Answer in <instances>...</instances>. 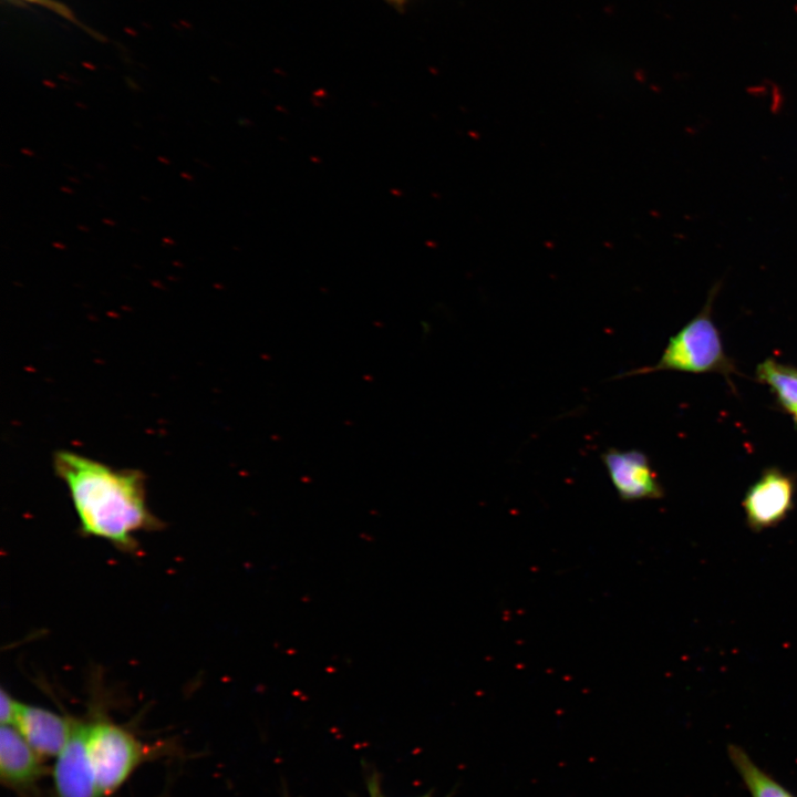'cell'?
I'll return each mask as SVG.
<instances>
[{
    "instance_id": "6da1fadb",
    "label": "cell",
    "mask_w": 797,
    "mask_h": 797,
    "mask_svg": "<svg viewBox=\"0 0 797 797\" xmlns=\"http://www.w3.org/2000/svg\"><path fill=\"white\" fill-rule=\"evenodd\" d=\"M53 468L70 493L82 534L133 552L136 534L161 527L148 509L139 469L114 468L66 449L53 454Z\"/></svg>"
},
{
    "instance_id": "7a4b0ae2",
    "label": "cell",
    "mask_w": 797,
    "mask_h": 797,
    "mask_svg": "<svg viewBox=\"0 0 797 797\" xmlns=\"http://www.w3.org/2000/svg\"><path fill=\"white\" fill-rule=\"evenodd\" d=\"M720 283L712 288L702 311L670 339L656 364L627 372L621 376L659 371L731 373L733 365L724 352L720 332L711 317L712 303Z\"/></svg>"
},
{
    "instance_id": "3957f363",
    "label": "cell",
    "mask_w": 797,
    "mask_h": 797,
    "mask_svg": "<svg viewBox=\"0 0 797 797\" xmlns=\"http://www.w3.org/2000/svg\"><path fill=\"white\" fill-rule=\"evenodd\" d=\"M85 742L101 797L115 793L151 754L133 733L105 717L86 721Z\"/></svg>"
},
{
    "instance_id": "277c9868",
    "label": "cell",
    "mask_w": 797,
    "mask_h": 797,
    "mask_svg": "<svg viewBox=\"0 0 797 797\" xmlns=\"http://www.w3.org/2000/svg\"><path fill=\"white\" fill-rule=\"evenodd\" d=\"M795 479L778 468L764 470L747 489L743 509L751 530L758 532L777 526L793 510Z\"/></svg>"
},
{
    "instance_id": "5b68a950",
    "label": "cell",
    "mask_w": 797,
    "mask_h": 797,
    "mask_svg": "<svg viewBox=\"0 0 797 797\" xmlns=\"http://www.w3.org/2000/svg\"><path fill=\"white\" fill-rule=\"evenodd\" d=\"M86 722L72 718L69 737L55 757L54 797H101L86 751Z\"/></svg>"
},
{
    "instance_id": "8992f818",
    "label": "cell",
    "mask_w": 797,
    "mask_h": 797,
    "mask_svg": "<svg viewBox=\"0 0 797 797\" xmlns=\"http://www.w3.org/2000/svg\"><path fill=\"white\" fill-rule=\"evenodd\" d=\"M601 458L622 500L655 499L663 496L662 486L644 453L609 448Z\"/></svg>"
},
{
    "instance_id": "52a82bcc",
    "label": "cell",
    "mask_w": 797,
    "mask_h": 797,
    "mask_svg": "<svg viewBox=\"0 0 797 797\" xmlns=\"http://www.w3.org/2000/svg\"><path fill=\"white\" fill-rule=\"evenodd\" d=\"M43 757L12 725H1L0 778L9 788L23 791L33 788L44 776Z\"/></svg>"
},
{
    "instance_id": "ba28073f",
    "label": "cell",
    "mask_w": 797,
    "mask_h": 797,
    "mask_svg": "<svg viewBox=\"0 0 797 797\" xmlns=\"http://www.w3.org/2000/svg\"><path fill=\"white\" fill-rule=\"evenodd\" d=\"M71 725L72 718L20 702L12 723L43 758L58 756L69 737Z\"/></svg>"
},
{
    "instance_id": "9c48e42d",
    "label": "cell",
    "mask_w": 797,
    "mask_h": 797,
    "mask_svg": "<svg viewBox=\"0 0 797 797\" xmlns=\"http://www.w3.org/2000/svg\"><path fill=\"white\" fill-rule=\"evenodd\" d=\"M727 755L751 797H796L762 769L741 746L728 745Z\"/></svg>"
},
{
    "instance_id": "30bf717a",
    "label": "cell",
    "mask_w": 797,
    "mask_h": 797,
    "mask_svg": "<svg viewBox=\"0 0 797 797\" xmlns=\"http://www.w3.org/2000/svg\"><path fill=\"white\" fill-rule=\"evenodd\" d=\"M756 374L759 381L774 391L780 405L797 420V369L767 359L757 366Z\"/></svg>"
},
{
    "instance_id": "8fae6325",
    "label": "cell",
    "mask_w": 797,
    "mask_h": 797,
    "mask_svg": "<svg viewBox=\"0 0 797 797\" xmlns=\"http://www.w3.org/2000/svg\"><path fill=\"white\" fill-rule=\"evenodd\" d=\"M17 1H23L27 3L37 4V6L46 8L48 10L61 15L65 20L85 29L81 24V22L76 19V17L73 14L72 10L62 2H59L56 0H17ZM85 30L89 31L87 29H85Z\"/></svg>"
},
{
    "instance_id": "7c38bea8",
    "label": "cell",
    "mask_w": 797,
    "mask_h": 797,
    "mask_svg": "<svg viewBox=\"0 0 797 797\" xmlns=\"http://www.w3.org/2000/svg\"><path fill=\"white\" fill-rule=\"evenodd\" d=\"M0 698L1 725H12L19 702L4 689L1 690Z\"/></svg>"
},
{
    "instance_id": "4fadbf2b",
    "label": "cell",
    "mask_w": 797,
    "mask_h": 797,
    "mask_svg": "<svg viewBox=\"0 0 797 797\" xmlns=\"http://www.w3.org/2000/svg\"><path fill=\"white\" fill-rule=\"evenodd\" d=\"M390 4L396 8H403L408 0H386Z\"/></svg>"
},
{
    "instance_id": "5bb4252c",
    "label": "cell",
    "mask_w": 797,
    "mask_h": 797,
    "mask_svg": "<svg viewBox=\"0 0 797 797\" xmlns=\"http://www.w3.org/2000/svg\"><path fill=\"white\" fill-rule=\"evenodd\" d=\"M372 788H373L372 797H382L380 795L379 790L376 789V787H372ZM422 797H429V796H422Z\"/></svg>"
}]
</instances>
